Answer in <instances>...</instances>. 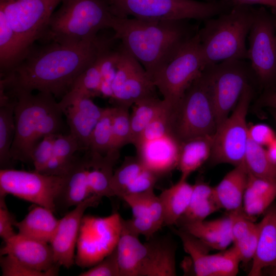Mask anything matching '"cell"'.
Segmentation results:
<instances>
[{
	"label": "cell",
	"instance_id": "cell-1",
	"mask_svg": "<svg viewBox=\"0 0 276 276\" xmlns=\"http://www.w3.org/2000/svg\"><path fill=\"white\" fill-rule=\"evenodd\" d=\"M107 39L73 44L50 42L33 45L10 71L2 74L0 89L8 94L34 90L61 99L80 74L94 61Z\"/></svg>",
	"mask_w": 276,
	"mask_h": 276
},
{
	"label": "cell",
	"instance_id": "cell-2",
	"mask_svg": "<svg viewBox=\"0 0 276 276\" xmlns=\"http://www.w3.org/2000/svg\"><path fill=\"white\" fill-rule=\"evenodd\" d=\"M190 20H147L115 17L111 29L118 40L151 79L198 32Z\"/></svg>",
	"mask_w": 276,
	"mask_h": 276
},
{
	"label": "cell",
	"instance_id": "cell-3",
	"mask_svg": "<svg viewBox=\"0 0 276 276\" xmlns=\"http://www.w3.org/2000/svg\"><path fill=\"white\" fill-rule=\"evenodd\" d=\"M6 94V93H5ZM15 98V134L11 148L12 160L31 163L32 152L46 135L61 133L62 109L51 94L20 91L7 94Z\"/></svg>",
	"mask_w": 276,
	"mask_h": 276
},
{
	"label": "cell",
	"instance_id": "cell-4",
	"mask_svg": "<svg viewBox=\"0 0 276 276\" xmlns=\"http://www.w3.org/2000/svg\"><path fill=\"white\" fill-rule=\"evenodd\" d=\"M255 9L233 5L229 10L204 21L198 35L205 66L229 60L247 59L246 40Z\"/></svg>",
	"mask_w": 276,
	"mask_h": 276
},
{
	"label": "cell",
	"instance_id": "cell-5",
	"mask_svg": "<svg viewBox=\"0 0 276 276\" xmlns=\"http://www.w3.org/2000/svg\"><path fill=\"white\" fill-rule=\"evenodd\" d=\"M115 17L107 0H63L40 39L63 44L93 40L111 29Z\"/></svg>",
	"mask_w": 276,
	"mask_h": 276
},
{
	"label": "cell",
	"instance_id": "cell-6",
	"mask_svg": "<svg viewBox=\"0 0 276 276\" xmlns=\"http://www.w3.org/2000/svg\"><path fill=\"white\" fill-rule=\"evenodd\" d=\"M169 131L180 143L213 135L217 123L208 75L204 70L188 88L179 102L167 108Z\"/></svg>",
	"mask_w": 276,
	"mask_h": 276
},
{
	"label": "cell",
	"instance_id": "cell-7",
	"mask_svg": "<svg viewBox=\"0 0 276 276\" xmlns=\"http://www.w3.org/2000/svg\"><path fill=\"white\" fill-rule=\"evenodd\" d=\"M114 15L147 20L205 21L229 10L231 0H107Z\"/></svg>",
	"mask_w": 276,
	"mask_h": 276
},
{
	"label": "cell",
	"instance_id": "cell-8",
	"mask_svg": "<svg viewBox=\"0 0 276 276\" xmlns=\"http://www.w3.org/2000/svg\"><path fill=\"white\" fill-rule=\"evenodd\" d=\"M254 95L252 84H247L232 113L217 127L213 136L211 164L235 167L244 163L249 140L246 117Z\"/></svg>",
	"mask_w": 276,
	"mask_h": 276
},
{
	"label": "cell",
	"instance_id": "cell-9",
	"mask_svg": "<svg viewBox=\"0 0 276 276\" xmlns=\"http://www.w3.org/2000/svg\"><path fill=\"white\" fill-rule=\"evenodd\" d=\"M205 66L197 32L152 79L169 108L179 102Z\"/></svg>",
	"mask_w": 276,
	"mask_h": 276
},
{
	"label": "cell",
	"instance_id": "cell-10",
	"mask_svg": "<svg viewBox=\"0 0 276 276\" xmlns=\"http://www.w3.org/2000/svg\"><path fill=\"white\" fill-rule=\"evenodd\" d=\"M122 218L118 213L105 217L84 215L76 244L75 263L90 268L117 247L122 228Z\"/></svg>",
	"mask_w": 276,
	"mask_h": 276
},
{
	"label": "cell",
	"instance_id": "cell-11",
	"mask_svg": "<svg viewBox=\"0 0 276 276\" xmlns=\"http://www.w3.org/2000/svg\"><path fill=\"white\" fill-rule=\"evenodd\" d=\"M247 59L256 81L265 91L276 90V35L272 13L255 9L248 35Z\"/></svg>",
	"mask_w": 276,
	"mask_h": 276
},
{
	"label": "cell",
	"instance_id": "cell-12",
	"mask_svg": "<svg viewBox=\"0 0 276 276\" xmlns=\"http://www.w3.org/2000/svg\"><path fill=\"white\" fill-rule=\"evenodd\" d=\"M204 70L210 82L218 127L228 117L245 87L255 77L249 63L245 60L224 61L206 66Z\"/></svg>",
	"mask_w": 276,
	"mask_h": 276
},
{
	"label": "cell",
	"instance_id": "cell-13",
	"mask_svg": "<svg viewBox=\"0 0 276 276\" xmlns=\"http://www.w3.org/2000/svg\"><path fill=\"white\" fill-rule=\"evenodd\" d=\"M63 0H0L5 15L17 37L21 59L42 37L56 8Z\"/></svg>",
	"mask_w": 276,
	"mask_h": 276
},
{
	"label": "cell",
	"instance_id": "cell-14",
	"mask_svg": "<svg viewBox=\"0 0 276 276\" xmlns=\"http://www.w3.org/2000/svg\"><path fill=\"white\" fill-rule=\"evenodd\" d=\"M64 176L49 175L35 171L1 169L0 197L12 195L34 204L56 211V202Z\"/></svg>",
	"mask_w": 276,
	"mask_h": 276
},
{
	"label": "cell",
	"instance_id": "cell-15",
	"mask_svg": "<svg viewBox=\"0 0 276 276\" xmlns=\"http://www.w3.org/2000/svg\"><path fill=\"white\" fill-rule=\"evenodd\" d=\"M120 44L110 100L114 105L130 107L141 100L156 96V88L143 66Z\"/></svg>",
	"mask_w": 276,
	"mask_h": 276
},
{
	"label": "cell",
	"instance_id": "cell-16",
	"mask_svg": "<svg viewBox=\"0 0 276 276\" xmlns=\"http://www.w3.org/2000/svg\"><path fill=\"white\" fill-rule=\"evenodd\" d=\"M173 229L190 256L196 275L235 276L238 274L241 262L234 245L219 253L210 254L211 249L199 239L181 229Z\"/></svg>",
	"mask_w": 276,
	"mask_h": 276
},
{
	"label": "cell",
	"instance_id": "cell-17",
	"mask_svg": "<svg viewBox=\"0 0 276 276\" xmlns=\"http://www.w3.org/2000/svg\"><path fill=\"white\" fill-rule=\"evenodd\" d=\"M71 133L78 141L81 150H87L91 133L101 117L104 108L97 106L91 98L71 91L59 102Z\"/></svg>",
	"mask_w": 276,
	"mask_h": 276
},
{
	"label": "cell",
	"instance_id": "cell-18",
	"mask_svg": "<svg viewBox=\"0 0 276 276\" xmlns=\"http://www.w3.org/2000/svg\"><path fill=\"white\" fill-rule=\"evenodd\" d=\"M101 198L92 195L59 219L50 244L55 262L60 266L69 268L75 263L76 244L84 212L97 204Z\"/></svg>",
	"mask_w": 276,
	"mask_h": 276
},
{
	"label": "cell",
	"instance_id": "cell-19",
	"mask_svg": "<svg viewBox=\"0 0 276 276\" xmlns=\"http://www.w3.org/2000/svg\"><path fill=\"white\" fill-rule=\"evenodd\" d=\"M0 253L1 256L11 255L34 269L58 273L60 266L55 262L49 243L17 233L4 241Z\"/></svg>",
	"mask_w": 276,
	"mask_h": 276
},
{
	"label": "cell",
	"instance_id": "cell-20",
	"mask_svg": "<svg viewBox=\"0 0 276 276\" xmlns=\"http://www.w3.org/2000/svg\"><path fill=\"white\" fill-rule=\"evenodd\" d=\"M180 143L170 133L137 144V157L158 178L177 168Z\"/></svg>",
	"mask_w": 276,
	"mask_h": 276
},
{
	"label": "cell",
	"instance_id": "cell-21",
	"mask_svg": "<svg viewBox=\"0 0 276 276\" xmlns=\"http://www.w3.org/2000/svg\"><path fill=\"white\" fill-rule=\"evenodd\" d=\"M158 177L135 156H127L113 172L111 188L114 196L143 193L154 189Z\"/></svg>",
	"mask_w": 276,
	"mask_h": 276
},
{
	"label": "cell",
	"instance_id": "cell-22",
	"mask_svg": "<svg viewBox=\"0 0 276 276\" xmlns=\"http://www.w3.org/2000/svg\"><path fill=\"white\" fill-rule=\"evenodd\" d=\"M263 214L258 222V241L249 276H261L265 269L276 268V203H273Z\"/></svg>",
	"mask_w": 276,
	"mask_h": 276
},
{
	"label": "cell",
	"instance_id": "cell-23",
	"mask_svg": "<svg viewBox=\"0 0 276 276\" xmlns=\"http://www.w3.org/2000/svg\"><path fill=\"white\" fill-rule=\"evenodd\" d=\"M89 166L88 151L84 156H77L64 176L63 185L56 202V211L76 206L92 195L87 178Z\"/></svg>",
	"mask_w": 276,
	"mask_h": 276
},
{
	"label": "cell",
	"instance_id": "cell-24",
	"mask_svg": "<svg viewBox=\"0 0 276 276\" xmlns=\"http://www.w3.org/2000/svg\"><path fill=\"white\" fill-rule=\"evenodd\" d=\"M145 243L146 255L140 276L176 275L174 242L167 237L154 236Z\"/></svg>",
	"mask_w": 276,
	"mask_h": 276
},
{
	"label": "cell",
	"instance_id": "cell-25",
	"mask_svg": "<svg viewBox=\"0 0 276 276\" xmlns=\"http://www.w3.org/2000/svg\"><path fill=\"white\" fill-rule=\"evenodd\" d=\"M248 172L244 164L234 167L215 187L214 194L220 206L228 212L243 209Z\"/></svg>",
	"mask_w": 276,
	"mask_h": 276
},
{
	"label": "cell",
	"instance_id": "cell-26",
	"mask_svg": "<svg viewBox=\"0 0 276 276\" xmlns=\"http://www.w3.org/2000/svg\"><path fill=\"white\" fill-rule=\"evenodd\" d=\"M54 213L47 208L33 204L25 217L16 222L15 227L18 233L50 243L59 221Z\"/></svg>",
	"mask_w": 276,
	"mask_h": 276
},
{
	"label": "cell",
	"instance_id": "cell-27",
	"mask_svg": "<svg viewBox=\"0 0 276 276\" xmlns=\"http://www.w3.org/2000/svg\"><path fill=\"white\" fill-rule=\"evenodd\" d=\"M139 237L122 224L116 247L120 276H140L146 255V246L140 241Z\"/></svg>",
	"mask_w": 276,
	"mask_h": 276
},
{
	"label": "cell",
	"instance_id": "cell-28",
	"mask_svg": "<svg viewBox=\"0 0 276 276\" xmlns=\"http://www.w3.org/2000/svg\"><path fill=\"white\" fill-rule=\"evenodd\" d=\"M215 196L213 187L202 181L193 185L189 205L175 225L178 227L189 223L204 220L211 214L220 209Z\"/></svg>",
	"mask_w": 276,
	"mask_h": 276
},
{
	"label": "cell",
	"instance_id": "cell-29",
	"mask_svg": "<svg viewBox=\"0 0 276 276\" xmlns=\"http://www.w3.org/2000/svg\"><path fill=\"white\" fill-rule=\"evenodd\" d=\"M88 151L90 166L87 178L91 194L101 198L114 196L111 188L113 168L119 155L108 153L103 156Z\"/></svg>",
	"mask_w": 276,
	"mask_h": 276
},
{
	"label": "cell",
	"instance_id": "cell-30",
	"mask_svg": "<svg viewBox=\"0 0 276 276\" xmlns=\"http://www.w3.org/2000/svg\"><path fill=\"white\" fill-rule=\"evenodd\" d=\"M213 136H200L180 143L177 166L181 172L180 178L187 179L192 173L209 159Z\"/></svg>",
	"mask_w": 276,
	"mask_h": 276
},
{
	"label": "cell",
	"instance_id": "cell-31",
	"mask_svg": "<svg viewBox=\"0 0 276 276\" xmlns=\"http://www.w3.org/2000/svg\"><path fill=\"white\" fill-rule=\"evenodd\" d=\"M180 178L175 184L158 196L164 212V226H172L186 211L191 197L193 185Z\"/></svg>",
	"mask_w": 276,
	"mask_h": 276
},
{
	"label": "cell",
	"instance_id": "cell-32",
	"mask_svg": "<svg viewBox=\"0 0 276 276\" xmlns=\"http://www.w3.org/2000/svg\"><path fill=\"white\" fill-rule=\"evenodd\" d=\"M78 150H81L80 145L71 133L56 134L53 155L41 173L49 175L65 176L75 160L77 157L75 153Z\"/></svg>",
	"mask_w": 276,
	"mask_h": 276
},
{
	"label": "cell",
	"instance_id": "cell-33",
	"mask_svg": "<svg viewBox=\"0 0 276 276\" xmlns=\"http://www.w3.org/2000/svg\"><path fill=\"white\" fill-rule=\"evenodd\" d=\"M0 165L1 169L12 168L10 150L15 134V100L0 90Z\"/></svg>",
	"mask_w": 276,
	"mask_h": 276
},
{
	"label": "cell",
	"instance_id": "cell-34",
	"mask_svg": "<svg viewBox=\"0 0 276 276\" xmlns=\"http://www.w3.org/2000/svg\"><path fill=\"white\" fill-rule=\"evenodd\" d=\"M133 105L130 122L132 144L134 145L147 125L166 111L168 105L157 96L141 100Z\"/></svg>",
	"mask_w": 276,
	"mask_h": 276
},
{
	"label": "cell",
	"instance_id": "cell-35",
	"mask_svg": "<svg viewBox=\"0 0 276 276\" xmlns=\"http://www.w3.org/2000/svg\"><path fill=\"white\" fill-rule=\"evenodd\" d=\"M22 56L17 37L4 13L0 11V66L2 74L12 69Z\"/></svg>",
	"mask_w": 276,
	"mask_h": 276
},
{
	"label": "cell",
	"instance_id": "cell-36",
	"mask_svg": "<svg viewBox=\"0 0 276 276\" xmlns=\"http://www.w3.org/2000/svg\"><path fill=\"white\" fill-rule=\"evenodd\" d=\"M248 173L257 177L276 180V163L268 152L249 137L244 159Z\"/></svg>",
	"mask_w": 276,
	"mask_h": 276
},
{
	"label": "cell",
	"instance_id": "cell-37",
	"mask_svg": "<svg viewBox=\"0 0 276 276\" xmlns=\"http://www.w3.org/2000/svg\"><path fill=\"white\" fill-rule=\"evenodd\" d=\"M87 150L103 156L110 152L119 153L112 150V107L104 108L91 133Z\"/></svg>",
	"mask_w": 276,
	"mask_h": 276
},
{
	"label": "cell",
	"instance_id": "cell-38",
	"mask_svg": "<svg viewBox=\"0 0 276 276\" xmlns=\"http://www.w3.org/2000/svg\"><path fill=\"white\" fill-rule=\"evenodd\" d=\"M178 228L196 237L211 249L222 251L227 249L233 242L231 239L222 235L209 221L186 223Z\"/></svg>",
	"mask_w": 276,
	"mask_h": 276
},
{
	"label": "cell",
	"instance_id": "cell-39",
	"mask_svg": "<svg viewBox=\"0 0 276 276\" xmlns=\"http://www.w3.org/2000/svg\"><path fill=\"white\" fill-rule=\"evenodd\" d=\"M130 107L122 105L112 107V150L119 153L120 149L132 144Z\"/></svg>",
	"mask_w": 276,
	"mask_h": 276
},
{
	"label": "cell",
	"instance_id": "cell-40",
	"mask_svg": "<svg viewBox=\"0 0 276 276\" xmlns=\"http://www.w3.org/2000/svg\"><path fill=\"white\" fill-rule=\"evenodd\" d=\"M271 196L276 197V180L257 177L248 173L243 204L257 198Z\"/></svg>",
	"mask_w": 276,
	"mask_h": 276
},
{
	"label": "cell",
	"instance_id": "cell-41",
	"mask_svg": "<svg viewBox=\"0 0 276 276\" xmlns=\"http://www.w3.org/2000/svg\"><path fill=\"white\" fill-rule=\"evenodd\" d=\"M0 265L3 276H53L57 275L52 272L40 271L31 268L9 255L1 256Z\"/></svg>",
	"mask_w": 276,
	"mask_h": 276
},
{
	"label": "cell",
	"instance_id": "cell-42",
	"mask_svg": "<svg viewBox=\"0 0 276 276\" xmlns=\"http://www.w3.org/2000/svg\"><path fill=\"white\" fill-rule=\"evenodd\" d=\"M56 134L45 136L34 148L31 157L34 171L41 173L52 157Z\"/></svg>",
	"mask_w": 276,
	"mask_h": 276
},
{
	"label": "cell",
	"instance_id": "cell-43",
	"mask_svg": "<svg viewBox=\"0 0 276 276\" xmlns=\"http://www.w3.org/2000/svg\"><path fill=\"white\" fill-rule=\"evenodd\" d=\"M259 233V224L257 223L249 233L233 242V245L238 252L240 262L243 265L252 261L257 247Z\"/></svg>",
	"mask_w": 276,
	"mask_h": 276
},
{
	"label": "cell",
	"instance_id": "cell-44",
	"mask_svg": "<svg viewBox=\"0 0 276 276\" xmlns=\"http://www.w3.org/2000/svg\"><path fill=\"white\" fill-rule=\"evenodd\" d=\"M80 276H120L116 248L101 261L81 273Z\"/></svg>",
	"mask_w": 276,
	"mask_h": 276
},
{
	"label": "cell",
	"instance_id": "cell-45",
	"mask_svg": "<svg viewBox=\"0 0 276 276\" xmlns=\"http://www.w3.org/2000/svg\"><path fill=\"white\" fill-rule=\"evenodd\" d=\"M123 225L129 232L138 236L143 235L149 239L161 228L150 217L147 216H132L131 219L122 218Z\"/></svg>",
	"mask_w": 276,
	"mask_h": 276
},
{
	"label": "cell",
	"instance_id": "cell-46",
	"mask_svg": "<svg viewBox=\"0 0 276 276\" xmlns=\"http://www.w3.org/2000/svg\"><path fill=\"white\" fill-rule=\"evenodd\" d=\"M168 133L170 132L166 110L164 113L154 119L147 125L134 145L135 146L141 142L159 137Z\"/></svg>",
	"mask_w": 276,
	"mask_h": 276
},
{
	"label": "cell",
	"instance_id": "cell-47",
	"mask_svg": "<svg viewBox=\"0 0 276 276\" xmlns=\"http://www.w3.org/2000/svg\"><path fill=\"white\" fill-rule=\"evenodd\" d=\"M16 220L7 208L5 197H0V237L4 241L14 236Z\"/></svg>",
	"mask_w": 276,
	"mask_h": 276
},
{
	"label": "cell",
	"instance_id": "cell-48",
	"mask_svg": "<svg viewBox=\"0 0 276 276\" xmlns=\"http://www.w3.org/2000/svg\"><path fill=\"white\" fill-rule=\"evenodd\" d=\"M248 135L249 139L262 146H268L275 138L272 129L263 124L254 125L249 127Z\"/></svg>",
	"mask_w": 276,
	"mask_h": 276
},
{
	"label": "cell",
	"instance_id": "cell-49",
	"mask_svg": "<svg viewBox=\"0 0 276 276\" xmlns=\"http://www.w3.org/2000/svg\"><path fill=\"white\" fill-rule=\"evenodd\" d=\"M259 102L261 105L276 109V90L265 91Z\"/></svg>",
	"mask_w": 276,
	"mask_h": 276
},
{
	"label": "cell",
	"instance_id": "cell-50",
	"mask_svg": "<svg viewBox=\"0 0 276 276\" xmlns=\"http://www.w3.org/2000/svg\"><path fill=\"white\" fill-rule=\"evenodd\" d=\"M233 5H261L276 9V0H231Z\"/></svg>",
	"mask_w": 276,
	"mask_h": 276
},
{
	"label": "cell",
	"instance_id": "cell-51",
	"mask_svg": "<svg viewBox=\"0 0 276 276\" xmlns=\"http://www.w3.org/2000/svg\"><path fill=\"white\" fill-rule=\"evenodd\" d=\"M267 146L269 156L276 163V137Z\"/></svg>",
	"mask_w": 276,
	"mask_h": 276
},
{
	"label": "cell",
	"instance_id": "cell-52",
	"mask_svg": "<svg viewBox=\"0 0 276 276\" xmlns=\"http://www.w3.org/2000/svg\"><path fill=\"white\" fill-rule=\"evenodd\" d=\"M270 272H269L271 275L276 276V268L270 269Z\"/></svg>",
	"mask_w": 276,
	"mask_h": 276
},
{
	"label": "cell",
	"instance_id": "cell-53",
	"mask_svg": "<svg viewBox=\"0 0 276 276\" xmlns=\"http://www.w3.org/2000/svg\"><path fill=\"white\" fill-rule=\"evenodd\" d=\"M276 35V13H272Z\"/></svg>",
	"mask_w": 276,
	"mask_h": 276
},
{
	"label": "cell",
	"instance_id": "cell-54",
	"mask_svg": "<svg viewBox=\"0 0 276 276\" xmlns=\"http://www.w3.org/2000/svg\"><path fill=\"white\" fill-rule=\"evenodd\" d=\"M273 117H274V119L276 122V109L273 112Z\"/></svg>",
	"mask_w": 276,
	"mask_h": 276
},
{
	"label": "cell",
	"instance_id": "cell-55",
	"mask_svg": "<svg viewBox=\"0 0 276 276\" xmlns=\"http://www.w3.org/2000/svg\"><path fill=\"white\" fill-rule=\"evenodd\" d=\"M220 1V0H205V1H207V2H215V1Z\"/></svg>",
	"mask_w": 276,
	"mask_h": 276
}]
</instances>
